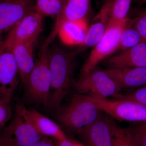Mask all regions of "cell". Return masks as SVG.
<instances>
[{"instance_id":"6da1fadb","label":"cell","mask_w":146,"mask_h":146,"mask_svg":"<svg viewBox=\"0 0 146 146\" xmlns=\"http://www.w3.org/2000/svg\"><path fill=\"white\" fill-rule=\"evenodd\" d=\"M74 58L71 52L58 47L49 50V65L51 85L48 107L51 109L57 110L59 109L72 84Z\"/></svg>"},{"instance_id":"7a4b0ae2","label":"cell","mask_w":146,"mask_h":146,"mask_svg":"<svg viewBox=\"0 0 146 146\" xmlns=\"http://www.w3.org/2000/svg\"><path fill=\"white\" fill-rule=\"evenodd\" d=\"M101 112L87 96L78 94L67 104L59 108L55 117L68 130L80 133L97 119Z\"/></svg>"},{"instance_id":"3957f363","label":"cell","mask_w":146,"mask_h":146,"mask_svg":"<svg viewBox=\"0 0 146 146\" xmlns=\"http://www.w3.org/2000/svg\"><path fill=\"white\" fill-rule=\"evenodd\" d=\"M49 47L41 48L38 59L31 74L28 86L25 89L30 101L48 107L51 85L49 65Z\"/></svg>"},{"instance_id":"277c9868","label":"cell","mask_w":146,"mask_h":146,"mask_svg":"<svg viewBox=\"0 0 146 146\" xmlns=\"http://www.w3.org/2000/svg\"><path fill=\"white\" fill-rule=\"evenodd\" d=\"M72 84L78 94L99 100L114 97L122 89L104 70L97 67L86 75L80 77L77 81H73Z\"/></svg>"},{"instance_id":"5b68a950","label":"cell","mask_w":146,"mask_h":146,"mask_svg":"<svg viewBox=\"0 0 146 146\" xmlns=\"http://www.w3.org/2000/svg\"><path fill=\"white\" fill-rule=\"evenodd\" d=\"M131 21L132 19L126 18L108 28L101 39L94 46L82 66L80 77L93 70L101 61L118 50L121 34Z\"/></svg>"},{"instance_id":"8992f818","label":"cell","mask_w":146,"mask_h":146,"mask_svg":"<svg viewBox=\"0 0 146 146\" xmlns=\"http://www.w3.org/2000/svg\"><path fill=\"white\" fill-rule=\"evenodd\" d=\"M0 136L10 146H34L44 137L24 115L21 104L16 106L15 116Z\"/></svg>"},{"instance_id":"52a82bcc","label":"cell","mask_w":146,"mask_h":146,"mask_svg":"<svg viewBox=\"0 0 146 146\" xmlns=\"http://www.w3.org/2000/svg\"><path fill=\"white\" fill-rule=\"evenodd\" d=\"M88 98L108 116L120 121L146 122V106L136 102L122 100Z\"/></svg>"},{"instance_id":"ba28073f","label":"cell","mask_w":146,"mask_h":146,"mask_svg":"<svg viewBox=\"0 0 146 146\" xmlns=\"http://www.w3.org/2000/svg\"><path fill=\"white\" fill-rule=\"evenodd\" d=\"M43 17L35 10L28 13L9 32L0 47L11 50L18 43L38 38L42 32Z\"/></svg>"},{"instance_id":"9c48e42d","label":"cell","mask_w":146,"mask_h":146,"mask_svg":"<svg viewBox=\"0 0 146 146\" xmlns=\"http://www.w3.org/2000/svg\"><path fill=\"white\" fill-rule=\"evenodd\" d=\"M35 0H0V44L4 35L35 10Z\"/></svg>"},{"instance_id":"30bf717a","label":"cell","mask_w":146,"mask_h":146,"mask_svg":"<svg viewBox=\"0 0 146 146\" xmlns=\"http://www.w3.org/2000/svg\"><path fill=\"white\" fill-rule=\"evenodd\" d=\"M90 9L91 0H65L62 10L56 17L51 31L42 47H49L58 36L59 30L65 23L86 20Z\"/></svg>"},{"instance_id":"8fae6325","label":"cell","mask_w":146,"mask_h":146,"mask_svg":"<svg viewBox=\"0 0 146 146\" xmlns=\"http://www.w3.org/2000/svg\"><path fill=\"white\" fill-rule=\"evenodd\" d=\"M19 77L18 65L11 50L0 47V98L11 102Z\"/></svg>"},{"instance_id":"7c38bea8","label":"cell","mask_w":146,"mask_h":146,"mask_svg":"<svg viewBox=\"0 0 146 146\" xmlns=\"http://www.w3.org/2000/svg\"><path fill=\"white\" fill-rule=\"evenodd\" d=\"M114 123L107 114L101 111L97 119L80 134L90 146H112Z\"/></svg>"},{"instance_id":"4fadbf2b","label":"cell","mask_w":146,"mask_h":146,"mask_svg":"<svg viewBox=\"0 0 146 146\" xmlns=\"http://www.w3.org/2000/svg\"><path fill=\"white\" fill-rule=\"evenodd\" d=\"M109 22V3L107 0L91 21L85 40L74 51L71 52L73 56L75 58L87 49L96 44L107 30Z\"/></svg>"},{"instance_id":"5bb4252c","label":"cell","mask_w":146,"mask_h":146,"mask_svg":"<svg viewBox=\"0 0 146 146\" xmlns=\"http://www.w3.org/2000/svg\"><path fill=\"white\" fill-rule=\"evenodd\" d=\"M38 38H33L13 46L11 50L16 60L19 77L25 89L28 86L31 74L35 65V47Z\"/></svg>"},{"instance_id":"9a60e30c","label":"cell","mask_w":146,"mask_h":146,"mask_svg":"<svg viewBox=\"0 0 146 146\" xmlns=\"http://www.w3.org/2000/svg\"><path fill=\"white\" fill-rule=\"evenodd\" d=\"M107 69L146 67V42L138 44L105 60Z\"/></svg>"},{"instance_id":"2e32d148","label":"cell","mask_w":146,"mask_h":146,"mask_svg":"<svg viewBox=\"0 0 146 146\" xmlns=\"http://www.w3.org/2000/svg\"><path fill=\"white\" fill-rule=\"evenodd\" d=\"M104 70L122 89H137L146 86V67L107 69Z\"/></svg>"},{"instance_id":"e0dca14e","label":"cell","mask_w":146,"mask_h":146,"mask_svg":"<svg viewBox=\"0 0 146 146\" xmlns=\"http://www.w3.org/2000/svg\"><path fill=\"white\" fill-rule=\"evenodd\" d=\"M21 105L24 115L40 135L59 141L67 139L63 131L56 123L36 110L33 108L28 109L24 106Z\"/></svg>"},{"instance_id":"ac0fdd59","label":"cell","mask_w":146,"mask_h":146,"mask_svg":"<svg viewBox=\"0 0 146 146\" xmlns=\"http://www.w3.org/2000/svg\"><path fill=\"white\" fill-rule=\"evenodd\" d=\"M88 28L86 20L67 22L63 24L58 35L65 44L79 46L85 40Z\"/></svg>"},{"instance_id":"d6986e66","label":"cell","mask_w":146,"mask_h":146,"mask_svg":"<svg viewBox=\"0 0 146 146\" xmlns=\"http://www.w3.org/2000/svg\"><path fill=\"white\" fill-rule=\"evenodd\" d=\"M132 1L108 0L109 3L110 13L108 27L127 18V16Z\"/></svg>"},{"instance_id":"ffe728a7","label":"cell","mask_w":146,"mask_h":146,"mask_svg":"<svg viewBox=\"0 0 146 146\" xmlns=\"http://www.w3.org/2000/svg\"><path fill=\"white\" fill-rule=\"evenodd\" d=\"M65 0H35V10L42 16L56 17L62 10Z\"/></svg>"},{"instance_id":"44dd1931","label":"cell","mask_w":146,"mask_h":146,"mask_svg":"<svg viewBox=\"0 0 146 146\" xmlns=\"http://www.w3.org/2000/svg\"><path fill=\"white\" fill-rule=\"evenodd\" d=\"M132 21L121 34L118 50H125L143 42L139 33L131 25Z\"/></svg>"},{"instance_id":"7402d4cb","label":"cell","mask_w":146,"mask_h":146,"mask_svg":"<svg viewBox=\"0 0 146 146\" xmlns=\"http://www.w3.org/2000/svg\"><path fill=\"white\" fill-rule=\"evenodd\" d=\"M112 146H136L127 129L120 127L114 122Z\"/></svg>"},{"instance_id":"603a6c76","label":"cell","mask_w":146,"mask_h":146,"mask_svg":"<svg viewBox=\"0 0 146 146\" xmlns=\"http://www.w3.org/2000/svg\"><path fill=\"white\" fill-rule=\"evenodd\" d=\"M127 128L136 146H146V122L134 123Z\"/></svg>"},{"instance_id":"cb8c5ba5","label":"cell","mask_w":146,"mask_h":146,"mask_svg":"<svg viewBox=\"0 0 146 146\" xmlns=\"http://www.w3.org/2000/svg\"><path fill=\"white\" fill-rule=\"evenodd\" d=\"M114 98L116 99L135 102L146 106V86L136 89L130 94H118Z\"/></svg>"},{"instance_id":"d4e9b609","label":"cell","mask_w":146,"mask_h":146,"mask_svg":"<svg viewBox=\"0 0 146 146\" xmlns=\"http://www.w3.org/2000/svg\"><path fill=\"white\" fill-rule=\"evenodd\" d=\"M10 102L0 98V129H3L12 117Z\"/></svg>"},{"instance_id":"484cf974","label":"cell","mask_w":146,"mask_h":146,"mask_svg":"<svg viewBox=\"0 0 146 146\" xmlns=\"http://www.w3.org/2000/svg\"><path fill=\"white\" fill-rule=\"evenodd\" d=\"M131 25L139 33L142 42H146V11L133 19Z\"/></svg>"},{"instance_id":"4316f807","label":"cell","mask_w":146,"mask_h":146,"mask_svg":"<svg viewBox=\"0 0 146 146\" xmlns=\"http://www.w3.org/2000/svg\"><path fill=\"white\" fill-rule=\"evenodd\" d=\"M57 140L50 137L44 136L34 146H57Z\"/></svg>"},{"instance_id":"83f0119b","label":"cell","mask_w":146,"mask_h":146,"mask_svg":"<svg viewBox=\"0 0 146 146\" xmlns=\"http://www.w3.org/2000/svg\"><path fill=\"white\" fill-rule=\"evenodd\" d=\"M57 146H76L75 142L69 140L68 138L63 141H58Z\"/></svg>"},{"instance_id":"f1b7e54d","label":"cell","mask_w":146,"mask_h":146,"mask_svg":"<svg viewBox=\"0 0 146 146\" xmlns=\"http://www.w3.org/2000/svg\"><path fill=\"white\" fill-rule=\"evenodd\" d=\"M0 146H10L7 145L6 143L3 140L1 136H0Z\"/></svg>"},{"instance_id":"f546056e","label":"cell","mask_w":146,"mask_h":146,"mask_svg":"<svg viewBox=\"0 0 146 146\" xmlns=\"http://www.w3.org/2000/svg\"><path fill=\"white\" fill-rule=\"evenodd\" d=\"M75 143L76 146H84L81 145V144L77 143Z\"/></svg>"},{"instance_id":"4dcf8cb0","label":"cell","mask_w":146,"mask_h":146,"mask_svg":"<svg viewBox=\"0 0 146 146\" xmlns=\"http://www.w3.org/2000/svg\"><path fill=\"white\" fill-rule=\"evenodd\" d=\"M145 1H146V0H145Z\"/></svg>"}]
</instances>
